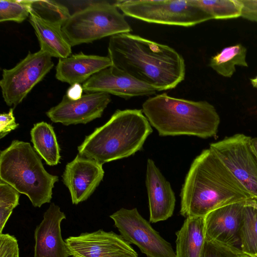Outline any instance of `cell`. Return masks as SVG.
Masks as SVG:
<instances>
[{"label":"cell","mask_w":257,"mask_h":257,"mask_svg":"<svg viewBox=\"0 0 257 257\" xmlns=\"http://www.w3.org/2000/svg\"><path fill=\"white\" fill-rule=\"evenodd\" d=\"M107 50L112 66L157 91L173 89L185 78L183 56L167 45L122 33L110 37Z\"/></svg>","instance_id":"1"},{"label":"cell","mask_w":257,"mask_h":257,"mask_svg":"<svg viewBox=\"0 0 257 257\" xmlns=\"http://www.w3.org/2000/svg\"><path fill=\"white\" fill-rule=\"evenodd\" d=\"M180 214L205 217L217 208L253 199L209 148L192 162L180 193Z\"/></svg>","instance_id":"2"},{"label":"cell","mask_w":257,"mask_h":257,"mask_svg":"<svg viewBox=\"0 0 257 257\" xmlns=\"http://www.w3.org/2000/svg\"><path fill=\"white\" fill-rule=\"evenodd\" d=\"M142 111L160 136L187 135L201 138L215 136L220 118L206 101L173 97L166 93L148 98Z\"/></svg>","instance_id":"3"},{"label":"cell","mask_w":257,"mask_h":257,"mask_svg":"<svg viewBox=\"0 0 257 257\" xmlns=\"http://www.w3.org/2000/svg\"><path fill=\"white\" fill-rule=\"evenodd\" d=\"M153 130L142 109L116 110L103 125L86 136L78 154L103 164L141 150Z\"/></svg>","instance_id":"4"},{"label":"cell","mask_w":257,"mask_h":257,"mask_svg":"<svg viewBox=\"0 0 257 257\" xmlns=\"http://www.w3.org/2000/svg\"><path fill=\"white\" fill-rule=\"evenodd\" d=\"M0 179L26 195L35 207L51 201L53 188L59 180L45 170L30 144L19 140L13 141L1 151Z\"/></svg>","instance_id":"5"},{"label":"cell","mask_w":257,"mask_h":257,"mask_svg":"<svg viewBox=\"0 0 257 257\" xmlns=\"http://www.w3.org/2000/svg\"><path fill=\"white\" fill-rule=\"evenodd\" d=\"M62 30L71 46L132 31L124 15L107 1L96 2L74 13Z\"/></svg>","instance_id":"6"},{"label":"cell","mask_w":257,"mask_h":257,"mask_svg":"<svg viewBox=\"0 0 257 257\" xmlns=\"http://www.w3.org/2000/svg\"><path fill=\"white\" fill-rule=\"evenodd\" d=\"M114 4L124 15L150 23L190 27L213 19L195 0H118Z\"/></svg>","instance_id":"7"},{"label":"cell","mask_w":257,"mask_h":257,"mask_svg":"<svg viewBox=\"0 0 257 257\" xmlns=\"http://www.w3.org/2000/svg\"><path fill=\"white\" fill-rule=\"evenodd\" d=\"M53 66L52 57L40 50L29 52L15 67L4 69L0 86L7 105L15 107L21 103Z\"/></svg>","instance_id":"8"},{"label":"cell","mask_w":257,"mask_h":257,"mask_svg":"<svg viewBox=\"0 0 257 257\" xmlns=\"http://www.w3.org/2000/svg\"><path fill=\"white\" fill-rule=\"evenodd\" d=\"M251 138L235 134L212 143L210 148L235 178L257 200V158L251 146Z\"/></svg>","instance_id":"9"},{"label":"cell","mask_w":257,"mask_h":257,"mask_svg":"<svg viewBox=\"0 0 257 257\" xmlns=\"http://www.w3.org/2000/svg\"><path fill=\"white\" fill-rule=\"evenodd\" d=\"M109 217L122 237L137 245L147 257H176L170 243L152 227L136 208H121Z\"/></svg>","instance_id":"10"},{"label":"cell","mask_w":257,"mask_h":257,"mask_svg":"<svg viewBox=\"0 0 257 257\" xmlns=\"http://www.w3.org/2000/svg\"><path fill=\"white\" fill-rule=\"evenodd\" d=\"M72 257H138L121 235L99 229L65 239Z\"/></svg>","instance_id":"11"},{"label":"cell","mask_w":257,"mask_h":257,"mask_svg":"<svg viewBox=\"0 0 257 257\" xmlns=\"http://www.w3.org/2000/svg\"><path fill=\"white\" fill-rule=\"evenodd\" d=\"M110 101V94L101 92L86 93L75 100L64 95L46 114L53 122L65 125L86 124L100 117Z\"/></svg>","instance_id":"12"},{"label":"cell","mask_w":257,"mask_h":257,"mask_svg":"<svg viewBox=\"0 0 257 257\" xmlns=\"http://www.w3.org/2000/svg\"><path fill=\"white\" fill-rule=\"evenodd\" d=\"M102 165L78 154L67 164L62 177L73 204L86 200L93 194L104 177Z\"/></svg>","instance_id":"13"},{"label":"cell","mask_w":257,"mask_h":257,"mask_svg":"<svg viewBox=\"0 0 257 257\" xmlns=\"http://www.w3.org/2000/svg\"><path fill=\"white\" fill-rule=\"evenodd\" d=\"M245 202L226 205L208 213L204 217L205 239L216 241L242 253L240 228Z\"/></svg>","instance_id":"14"},{"label":"cell","mask_w":257,"mask_h":257,"mask_svg":"<svg viewBox=\"0 0 257 257\" xmlns=\"http://www.w3.org/2000/svg\"><path fill=\"white\" fill-rule=\"evenodd\" d=\"M82 87L86 93L104 92L125 99L152 95L157 91L112 65L92 76L83 83Z\"/></svg>","instance_id":"15"},{"label":"cell","mask_w":257,"mask_h":257,"mask_svg":"<svg viewBox=\"0 0 257 257\" xmlns=\"http://www.w3.org/2000/svg\"><path fill=\"white\" fill-rule=\"evenodd\" d=\"M66 218L59 206L51 203L36 227L34 257H68L67 244L61 235V223Z\"/></svg>","instance_id":"16"},{"label":"cell","mask_w":257,"mask_h":257,"mask_svg":"<svg viewBox=\"0 0 257 257\" xmlns=\"http://www.w3.org/2000/svg\"><path fill=\"white\" fill-rule=\"evenodd\" d=\"M146 185L149 198L150 221H165L173 214L176 203L175 193L153 160L147 163Z\"/></svg>","instance_id":"17"},{"label":"cell","mask_w":257,"mask_h":257,"mask_svg":"<svg viewBox=\"0 0 257 257\" xmlns=\"http://www.w3.org/2000/svg\"><path fill=\"white\" fill-rule=\"evenodd\" d=\"M112 66L108 56L86 55L82 52L59 59L56 67L57 79L71 85L84 83L98 72Z\"/></svg>","instance_id":"18"},{"label":"cell","mask_w":257,"mask_h":257,"mask_svg":"<svg viewBox=\"0 0 257 257\" xmlns=\"http://www.w3.org/2000/svg\"><path fill=\"white\" fill-rule=\"evenodd\" d=\"M29 21L35 30L40 50L51 57L65 58L71 54V45L64 36L62 26L45 20L33 13Z\"/></svg>","instance_id":"19"},{"label":"cell","mask_w":257,"mask_h":257,"mask_svg":"<svg viewBox=\"0 0 257 257\" xmlns=\"http://www.w3.org/2000/svg\"><path fill=\"white\" fill-rule=\"evenodd\" d=\"M176 235V257H200L205 240L204 217H187Z\"/></svg>","instance_id":"20"},{"label":"cell","mask_w":257,"mask_h":257,"mask_svg":"<svg viewBox=\"0 0 257 257\" xmlns=\"http://www.w3.org/2000/svg\"><path fill=\"white\" fill-rule=\"evenodd\" d=\"M30 135L34 149L46 164L57 165L61 158L60 148L53 127L46 122H39L34 124Z\"/></svg>","instance_id":"21"},{"label":"cell","mask_w":257,"mask_h":257,"mask_svg":"<svg viewBox=\"0 0 257 257\" xmlns=\"http://www.w3.org/2000/svg\"><path fill=\"white\" fill-rule=\"evenodd\" d=\"M246 55V49L240 44L228 46L212 56L209 66L219 74L230 77L235 72V65L248 66Z\"/></svg>","instance_id":"22"},{"label":"cell","mask_w":257,"mask_h":257,"mask_svg":"<svg viewBox=\"0 0 257 257\" xmlns=\"http://www.w3.org/2000/svg\"><path fill=\"white\" fill-rule=\"evenodd\" d=\"M242 253L253 256L257 253V210L244 206L240 228Z\"/></svg>","instance_id":"23"},{"label":"cell","mask_w":257,"mask_h":257,"mask_svg":"<svg viewBox=\"0 0 257 257\" xmlns=\"http://www.w3.org/2000/svg\"><path fill=\"white\" fill-rule=\"evenodd\" d=\"M31 13L48 22L63 26L70 18L68 9L53 1H31Z\"/></svg>","instance_id":"24"},{"label":"cell","mask_w":257,"mask_h":257,"mask_svg":"<svg viewBox=\"0 0 257 257\" xmlns=\"http://www.w3.org/2000/svg\"><path fill=\"white\" fill-rule=\"evenodd\" d=\"M213 19H227L241 17L242 5L239 0H195Z\"/></svg>","instance_id":"25"},{"label":"cell","mask_w":257,"mask_h":257,"mask_svg":"<svg viewBox=\"0 0 257 257\" xmlns=\"http://www.w3.org/2000/svg\"><path fill=\"white\" fill-rule=\"evenodd\" d=\"M31 13L30 0L0 1V22L22 23Z\"/></svg>","instance_id":"26"},{"label":"cell","mask_w":257,"mask_h":257,"mask_svg":"<svg viewBox=\"0 0 257 257\" xmlns=\"http://www.w3.org/2000/svg\"><path fill=\"white\" fill-rule=\"evenodd\" d=\"M20 193L8 183L0 180V233L13 211L19 204Z\"/></svg>","instance_id":"27"},{"label":"cell","mask_w":257,"mask_h":257,"mask_svg":"<svg viewBox=\"0 0 257 257\" xmlns=\"http://www.w3.org/2000/svg\"><path fill=\"white\" fill-rule=\"evenodd\" d=\"M240 254L228 246L205 239L200 257H240Z\"/></svg>","instance_id":"28"},{"label":"cell","mask_w":257,"mask_h":257,"mask_svg":"<svg viewBox=\"0 0 257 257\" xmlns=\"http://www.w3.org/2000/svg\"><path fill=\"white\" fill-rule=\"evenodd\" d=\"M0 257H20L16 238L8 233H0Z\"/></svg>","instance_id":"29"},{"label":"cell","mask_w":257,"mask_h":257,"mask_svg":"<svg viewBox=\"0 0 257 257\" xmlns=\"http://www.w3.org/2000/svg\"><path fill=\"white\" fill-rule=\"evenodd\" d=\"M19 123L16 122L13 108H11L7 113L0 115V139H3L11 131L17 128Z\"/></svg>","instance_id":"30"},{"label":"cell","mask_w":257,"mask_h":257,"mask_svg":"<svg viewBox=\"0 0 257 257\" xmlns=\"http://www.w3.org/2000/svg\"><path fill=\"white\" fill-rule=\"evenodd\" d=\"M242 5L241 17L257 22V0H239Z\"/></svg>","instance_id":"31"},{"label":"cell","mask_w":257,"mask_h":257,"mask_svg":"<svg viewBox=\"0 0 257 257\" xmlns=\"http://www.w3.org/2000/svg\"><path fill=\"white\" fill-rule=\"evenodd\" d=\"M83 88L80 84H74L67 89L66 95L71 100H77L80 99L82 95Z\"/></svg>","instance_id":"32"},{"label":"cell","mask_w":257,"mask_h":257,"mask_svg":"<svg viewBox=\"0 0 257 257\" xmlns=\"http://www.w3.org/2000/svg\"><path fill=\"white\" fill-rule=\"evenodd\" d=\"M250 146L253 152L257 158V138L251 139Z\"/></svg>","instance_id":"33"},{"label":"cell","mask_w":257,"mask_h":257,"mask_svg":"<svg viewBox=\"0 0 257 257\" xmlns=\"http://www.w3.org/2000/svg\"><path fill=\"white\" fill-rule=\"evenodd\" d=\"M245 205L254 208L257 210V200L250 199L245 202Z\"/></svg>","instance_id":"34"},{"label":"cell","mask_w":257,"mask_h":257,"mask_svg":"<svg viewBox=\"0 0 257 257\" xmlns=\"http://www.w3.org/2000/svg\"><path fill=\"white\" fill-rule=\"evenodd\" d=\"M250 82L253 87L257 88V76L254 78H251Z\"/></svg>","instance_id":"35"},{"label":"cell","mask_w":257,"mask_h":257,"mask_svg":"<svg viewBox=\"0 0 257 257\" xmlns=\"http://www.w3.org/2000/svg\"><path fill=\"white\" fill-rule=\"evenodd\" d=\"M240 257H251V256L249 255L246 254L241 253L240 254Z\"/></svg>","instance_id":"36"},{"label":"cell","mask_w":257,"mask_h":257,"mask_svg":"<svg viewBox=\"0 0 257 257\" xmlns=\"http://www.w3.org/2000/svg\"><path fill=\"white\" fill-rule=\"evenodd\" d=\"M251 257H257V256H251Z\"/></svg>","instance_id":"37"},{"label":"cell","mask_w":257,"mask_h":257,"mask_svg":"<svg viewBox=\"0 0 257 257\" xmlns=\"http://www.w3.org/2000/svg\"><path fill=\"white\" fill-rule=\"evenodd\" d=\"M254 256H257V253H256V255H254Z\"/></svg>","instance_id":"38"}]
</instances>
